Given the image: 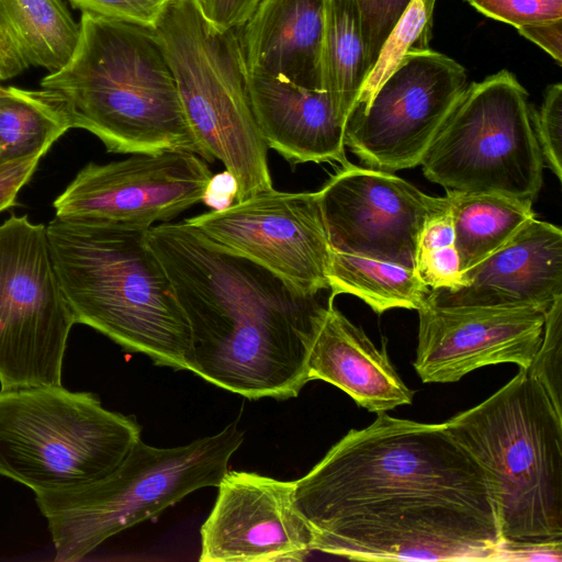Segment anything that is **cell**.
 <instances>
[{"label":"cell","instance_id":"obj_5","mask_svg":"<svg viewBox=\"0 0 562 562\" xmlns=\"http://www.w3.org/2000/svg\"><path fill=\"white\" fill-rule=\"evenodd\" d=\"M445 424L486 473L502 546L562 541V414L541 384L519 369Z\"/></svg>","mask_w":562,"mask_h":562},{"label":"cell","instance_id":"obj_14","mask_svg":"<svg viewBox=\"0 0 562 562\" xmlns=\"http://www.w3.org/2000/svg\"><path fill=\"white\" fill-rule=\"evenodd\" d=\"M317 193L330 249L414 270L422 228L448 202L391 171L350 162Z\"/></svg>","mask_w":562,"mask_h":562},{"label":"cell","instance_id":"obj_9","mask_svg":"<svg viewBox=\"0 0 562 562\" xmlns=\"http://www.w3.org/2000/svg\"><path fill=\"white\" fill-rule=\"evenodd\" d=\"M419 165L446 191L533 201L544 165L528 93L515 75L504 69L468 85Z\"/></svg>","mask_w":562,"mask_h":562},{"label":"cell","instance_id":"obj_12","mask_svg":"<svg viewBox=\"0 0 562 562\" xmlns=\"http://www.w3.org/2000/svg\"><path fill=\"white\" fill-rule=\"evenodd\" d=\"M186 221L303 295L317 296L328 289L330 245L317 192L266 190Z\"/></svg>","mask_w":562,"mask_h":562},{"label":"cell","instance_id":"obj_18","mask_svg":"<svg viewBox=\"0 0 562 562\" xmlns=\"http://www.w3.org/2000/svg\"><path fill=\"white\" fill-rule=\"evenodd\" d=\"M252 110L268 148L292 166L305 162L348 165L347 120L325 90L248 72Z\"/></svg>","mask_w":562,"mask_h":562},{"label":"cell","instance_id":"obj_31","mask_svg":"<svg viewBox=\"0 0 562 562\" xmlns=\"http://www.w3.org/2000/svg\"><path fill=\"white\" fill-rule=\"evenodd\" d=\"M475 10L518 29L562 18V0H467Z\"/></svg>","mask_w":562,"mask_h":562},{"label":"cell","instance_id":"obj_17","mask_svg":"<svg viewBox=\"0 0 562 562\" xmlns=\"http://www.w3.org/2000/svg\"><path fill=\"white\" fill-rule=\"evenodd\" d=\"M456 290H430L435 306L527 307L546 312L562 296V231L535 217L461 274Z\"/></svg>","mask_w":562,"mask_h":562},{"label":"cell","instance_id":"obj_22","mask_svg":"<svg viewBox=\"0 0 562 562\" xmlns=\"http://www.w3.org/2000/svg\"><path fill=\"white\" fill-rule=\"evenodd\" d=\"M446 195L462 272L496 251L536 217L529 200L491 192L447 191Z\"/></svg>","mask_w":562,"mask_h":562},{"label":"cell","instance_id":"obj_28","mask_svg":"<svg viewBox=\"0 0 562 562\" xmlns=\"http://www.w3.org/2000/svg\"><path fill=\"white\" fill-rule=\"evenodd\" d=\"M526 372L541 384L562 414V296L544 313L542 339Z\"/></svg>","mask_w":562,"mask_h":562},{"label":"cell","instance_id":"obj_33","mask_svg":"<svg viewBox=\"0 0 562 562\" xmlns=\"http://www.w3.org/2000/svg\"><path fill=\"white\" fill-rule=\"evenodd\" d=\"M203 16L221 30L239 29L259 0H193Z\"/></svg>","mask_w":562,"mask_h":562},{"label":"cell","instance_id":"obj_19","mask_svg":"<svg viewBox=\"0 0 562 562\" xmlns=\"http://www.w3.org/2000/svg\"><path fill=\"white\" fill-rule=\"evenodd\" d=\"M307 372L310 381L328 382L373 413H385L413 401L414 392L391 363L385 342L378 349L360 327L335 307L331 296L316 316Z\"/></svg>","mask_w":562,"mask_h":562},{"label":"cell","instance_id":"obj_6","mask_svg":"<svg viewBox=\"0 0 562 562\" xmlns=\"http://www.w3.org/2000/svg\"><path fill=\"white\" fill-rule=\"evenodd\" d=\"M244 432L237 423L190 443L160 448L139 439L105 477L75 488L35 494L55 561L83 559L109 538L156 517L187 495L216 486Z\"/></svg>","mask_w":562,"mask_h":562},{"label":"cell","instance_id":"obj_29","mask_svg":"<svg viewBox=\"0 0 562 562\" xmlns=\"http://www.w3.org/2000/svg\"><path fill=\"white\" fill-rule=\"evenodd\" d=\"M358 12L369 72L411 0H352ZM369 75V74H368Z\"/></svg>","mask_w":562,"mask_h":562},{"label":"cell","instance_id":"obj_23","mask_svg":"<svg viewBox=\"0 0 562 562\" xmlns=\"http://www.w3.org/2000/svg\"><path fill=\"white\" fill-rule=\"evenodd\" d=\"M327 281L329 296H357L376 314L392 308L418 311L430 292L414 269L333 249Z\"/></svg>","mask_w":562,"mask_h":562},{"label":"cell","instance_id":"obj_36","mask_svg":"<svg viewBox=\"0 0 562 562\" xmlns=\"http://www.w3.org/2000/svg\"><path fill=\"white\" fill-rule=\"evenodd\" d=\"M236 180L225 170L211 177L201 202L212 210H222L236 202Z\"/></svg>","mask_w":562,"mask_h":562},{"label":"cell","instance_id":"obj_25","mask_svg":"<svg viewBox=\"0 0 562 562\" xmlns=\"http://www.w3.org/2000/svg\"><path fill=\"white\" fill-rule=\"evenodd\" d=\"M364 43L352 0H327L322 85L347 120L368 77Z\"/></svg>","mask_w":562,"mask_h":562},{"label":"cell","instance_id":"obj_11","mask_svg":"<svg viewBox=\"0 0 562 562\" xmlns=\"http://www.w3.org/2000/svg\"><path fill=\"white\" fill-rule=\"evenodd\" d=\"M467 87L454 59L431 48L409 53L364 108L352 109L345 145L369 168L415 167Z\"/></svg>","mask_w":562,"mask_h":562},{"label":"cell","instance_id":"obj_10","mask_svg":"<svg viewBox=\"0 0 562 562\" xmlns=\"http://www.w3.org/2000/svg\"><path fill=\"white\" fill-rule=\"evenodd\" d=\"M75 324L46 225L12 214L0 224V389L63 385Z\"/></svg>","mask_w":562,"mask_h":562},{"label":"cell","instance_id":"obj_26","mask_svg":"<svg viewBox=\"0 0 562 562\" xmlns=\"http://www.w3.org/2000/svg\"><path fill=\"white\" fill-rule=\"evenodd\" d=\"M436 1L411 0L386 38L352 109L364 108L370 102L375 91L405 55L430 49Z\"/></svg>","mask_w":562,"mask_h":562},{"label":"cell","instance_id":"obj_30","mask_svg":"<svg viewBox=\"0 0 562 562\" xmlns=\"http://www.w3.org/2000/svg\"><path fill=\"white\" fill-rule=\"evenodd\" d=\"M535 136L543 165L562 179V85L548 86L543 101L536 113H531Z\"/></svg>","mask_w":562,"mask_h":562},{"label":"cell","instance_id":"obj_27","mask_svg":"<svg viewBox=\"0 0 562 562\" xmlns=\"http://www.w3.org/2000/svg\"><path fill=\"white\" fill-rule=\"evenodd\" d=\"M415 270L430 290H456L462 285L449 200L427 217L422 228Z\"/></svg>","mask_w":562,"mask_h":562},{"label":"cell","instance_id":"obj_4","mask_svg":"<svg viewBox=\"0 0 562 562\" xmlns=\"http://www.w3.org/2000/svg\"><path fill=\"white\" fill-rule=\"evenodd\" d=\"M46 231L76 324L156 366L189 371L190 324L147 229L55 216Z\"/></svg>","mask_w":562,"mask_h":562},{"label":"cell","instance_id":"obj_1","mask_svg":"<svg viewBox=\"0 0 562 562\" xmlns=\"http://www.w3.org/2000/svg\"><path fill=\"white\" fill-rule=\"evenodd\" d=\"M293 503L330 555L496 561L502 547L486 473L445 423L378 413L294 481Z\"/></svg>","mask_w":562,"mask_h":562},{"label":"cell","instance_id":"obj_16","mask_svg":"<svg viewBox=\"0 0 562 562\" xmlns=\"http://www.w3.org/2000/svg\"><path fill=\"white\" fill-rule=\"evenodd\" d=\"M414 368L425 383L457 382L479 368L527 370L542 339L544 313L527 307L435 306L418 311Z\"/></svg>","mask_w":562,"mask_h":562},{"label":"cell","instance_id":"obj_2","mask_svg":"<svg viewBox=\"0 0 562 562\" xmlns=\"http://www.w3.org/2000/svg\"><path fill=\"white\" fill-rule=\"evenodd\" d=\"M146 238L190 324L189 371L248 400L296 397L310 382L324 305L317 296L221 248L186 220L154 225Z\"/></svg>","mask_w":562,"mask_h":562},{"label":"cell","instance_id":"obj_8","mask_svg":"<svg viewBox=\"0 0 562 562\" xmlns=\"http://www.w3.org/2000/svg\"><path fill=\"white\" fill-rule=\"evenodd\" d=\"M131 415L63 385L0 389V475L34 493L75 488L116 470L140 439Z\"/></svg>","mask_w":562,"mask_h":562},{"label":"cell","instance_id":"obj_3","mask_svg":"<svg viewBox=\"0 0 562 562\" xmlns=\"http://www.w3.org/2000/svg\"><path fill=\"white\" fill-rule=\"evenodd\" d=\"M79 23L70 60L41 80L61 100L71 127L111 153L188 151L209 162L154 27L87 11Z\"/></svg>","mask_w":562,"mask_h":562},{"label":"cell","instance_id":"obj_37","mask_svg":"<svg viewBox=\"0 0 562 562\" xmlns=\"http://www.w3.org/2000/svg\"><path fill=\"white\" fill-rule=\"evenodd\" d=\"M10 91V88L9 87H2L0 85V99L4 98Z\"/></svg>","mask_w":562,"mask_h":562},{"label":"cell","instance_id":"obj_21","mask_svg":"<svg viewBox=\"0 0 562 562\" xmlns=\"http://www.w3.org/2000/svg\"><path fill=\"white\" fill-rule=\"evenodd\" d=\"M79 35L64 0H0V81L31 67L63 68Z\"/></svg>","mask_w":562,"mask_h":562},{"label":"cell","instance_id":"obj_13","mask_svg":"<svg viewBox=\"0 0 562 562\" xmlns=\"http://www.w3.org/2000/svg\"><path fill=\"white\" fill-rule=\"evenodd\" d=\"M212 176L206 161L188 151L89 162L54 201L55 216L148 229L201 202Z\"/></svg>","mask_w":562,"mask_h":562},{"label":"cell","instance_id":"obj_32","mask_svg":"<svg viewBox=\"0 0 562 562\" xmlns=\"http://www.w3.org/2000/svg\"><path fill=\"white\" fill-rule=\"evenodd\" d=\"M81 10L154 27L169 0H69Z\"/></svg>","mask_w":562,"mask_h":562},{"label":"cell","instance_id":"obj_20","mask_svg":"<svg viewBox=\"0 0 562 562\" xmlns=\"http://www.w3.org/2000/svg\"><path fill=\"white\" fill-rule=\"evenodd\" d=\"M326 3L327 0H259L237 29L248 72L323 90Z\"/></svg>","mask_w":562,"mask_h":562},{"label":"cell","instance_id":"obj_7","mask_svg":"<svg viewBox=\"0 0 562 562\" xmlns=\"http://www.w3.org/2000/svg\"><path fill=\"white\" fill-rule=\"evenodd\" d=\"M154 30L172 70L188 124L209 162L236 180V202L273 189L237 29L210 23L193 0H169Z\"/></svg>","mask_w":562,"mask_h":562},{"label":"cell","instance_id":"obj_24","mask_svg":"<svg viewBox=\"0 0 562 562\" xmlns=\"http://www.w3.org/2000/svg\"><path fill=\"white\" fill-rule=\"evenodd\" d=\"M9 88V93L0 99V165L33 155L45 156L72 128L55 92Z\"/></svg>","mask_w":562,"mask_h":562},{"label":"cell","instance_id":"obj_15","mask_svg":"<svg viewBox=\"0 0 562 562\" xmlns=\"http://www.w3.org/2000/svg\"><path fill=\"white\" fill-rule=\"evenodd\" d=\"M201 527L202 562L303 561L312 532L293 503L294 481L227 471Z\"/></svg>","mask_w":562,"mask_h":562},{"label":"cell","instance_id":"obj_34","mask_svg":"<svg viewBox=\"0 0 562 562\" xmlns=\"http://www.w3.org/2000/svg\"><path fill=\"white\" fill-rule=\"evenodd\" d=\"M42 157L33 155L0 165V213L16 205L19 192L34 175Z\"/></svg>","mask_w":562,"mask_h":562},{"label":"cell","instance_id":"obj_35","mask_svg":"<svg viewBox=\"0 0 562 562\" xmlns=\"http://www.w3.org/2000/svg\"><path fill=\"white\" fill-rule=\"evenodd\" d=\"M518 33L541 47L559 65L562 61V18L524 25L517 29Z\"/></svg>","mask_w":562,"mask_h":562}]
</instances>
